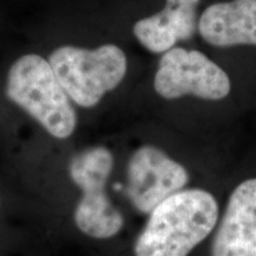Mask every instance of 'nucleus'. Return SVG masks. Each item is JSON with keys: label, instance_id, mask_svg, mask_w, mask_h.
<instances>
[{"label": "nucleus", "instance_id": "obj_1", "mask_svg": "<svg viewBox=\"0 0 256 256\" xmlns=\"http://www.w3.org/2000/svg\"><path fill=\"white\" fill-rule=\"evenodd\" d=\"M218 220L212 194L183 188L151 212L134 247L136 256H188L210 235Z\"/></svg>", "mask_w": 256, "mask_h": 256}, {"label": "nucleus", "instance_id": "obj_2", "mask_svg": "<svg viewBox=\"0 0 256 256\" xmlns=\"http://www.w3.org/2000/svg\"><path fill=\"white\" fill-rule=\"evenodd\" d=\"M6 95L57 139L76 128V113L50 63L40 55L22 56L12 64Z\"/></svg>", "mask_w": 256, "mask_h": 256}, {"label": "nucleus", "instance_id": "obj_3", "mask_svg": "<svg viewBox=\"0 0 256 256\" xmlns=\"http://www.w3.org/2000/svg\"><path fill=\"white\" fill-rule=\"evenodd\" d=\"M49 63L60 86L81 107H94L114 90L127 72L126 55L119 46L106 44L95 50L60 46Z\"/></svg>", "mask_w": 256, "mask_h": 256}, {"label": "nucleus", "instance_id": "obj_4", "mask_svg": "<svg viewBox=\"0 0 256 256\" xmlns=\"http://www.w3.org/2000/svg\"><path fill=\"white\" fill-rule=\"evenodd\" d=\"M113 165L110 150L96 146L74 156L69 166L70 177L82 190L75 223L82 232L94 238H113L124 226L122 215L106 194Z\"/></svg>", "mask_w": 256, "mask_h": 256}, {"label": "nucleus", "instance_id": "obj_5", "mask_svg": "<svg viewBox=\"0 0 256 256\" xmlns=\"http://www.w3.org/2000/svg\"><path fill=\"white\" fill-rule=\"evenodd\" d=\"M154 89L166 100L194 95L218 101L229 95L232 83L226 72L200 51L172 48L160 60Z\"/></svg>", "mask_w": 256, "mask_h": 256}, {"label": "nucleus", "instance_id": "obj_6", "mask_svg": "<svg viewBox=\"0 0 256 256\" xmlns=\"http://www.w3.org/2000/svg\"><path fill=\"white\" fill-rule=\"evenodd\" d=\"M188 182V172L180 162L154 146H142L128 162L126 194L138 211L150 214Z\"/></svg>", "mask_w": 256, "mask_h": 256}, {"label": "nucleus", "instance_id": "obj_7", "mask_svg": "<svg viewBox=\"0 0 256 256\" xmlns=\"http://www.w3.org/2000/svg\"><path fill=\"white\" fill-rule=\"evenodd\" d=\"M212 256H256V178L230 194L212 243Z\"/></svg>", "mask_w": 256, "mask_h": 256}, {"label": "nucleus", "instance_id": "obj_8", "mask_svg": "<svg viewBox=\"0 0 256 256\" xmlns=\"http://www.w3.org/2000/svg\"><path fill=\"white\" fill-rule=\"evenodd\" d=\"M198 28L214 46H256V0L211 5L202 14Z\"/></svg>", "mask_w": 256, "mask_h": 256}, {"label": "nucleus", "instance_id": "obj_9", "mask_svg": "<svg viewBox=\"0 0 256 256\" xmlns=\"http://www.w3.org/2000/svg\"><path fill=\"white\" fill-rule=\"evenodd\" d=\"M198 2L200 0H166L162 11L136 22L133 28L134 36L151 52H166L178 40L194 36Z\"/></svg>", "mask_w": 256, "mask_h": 256}]
</instances>
